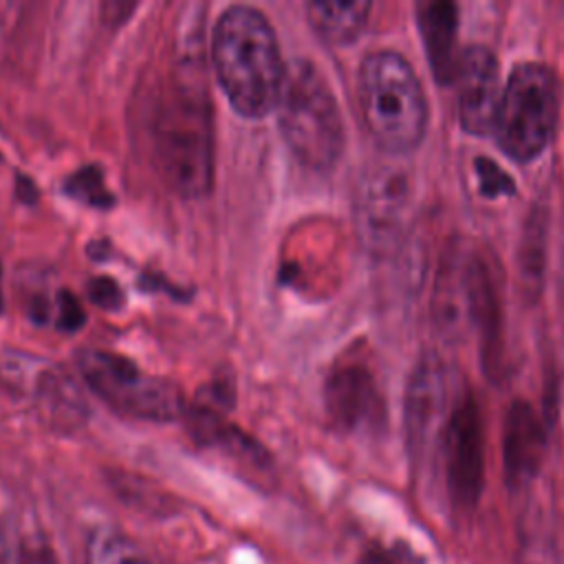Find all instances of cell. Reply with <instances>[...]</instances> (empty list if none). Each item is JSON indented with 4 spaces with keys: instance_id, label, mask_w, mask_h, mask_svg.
<instances>
[{
    "instance_id": "cell-1",
    "label": "cell",
    "mask_w": 564,
    "mask_h": 564,
    "mask_svg": "<svg viewBox=\"0 0 564 564\" xmlns=\"http://www.w3.org/2000/svg\"><path fill=\"white\" fill-rule=\"evenodd\" d=\"M212 62L236 112L256 119L278 108L286 64L262 11L247 4L227 7L214 24Z\"/></svg>"
},
{
    "instance_id": "cell-2",
    "label": "cell",
    "mask_w": 564,
    "mask_h": 564,
    "mask_svg": "<svg viewBox=\"0 0 564 564\" xmlns=\"http://www.w3.org/2000/svg\"><path fill=\"white\" fill-rule=\"evenodd\" d=\"M148 139L163 181L185 196L203 194L212 183V115L205 84L187 73L172 77L152 106Z\"/></svg>"
},
{
    "instance_id": "cell-3",
    "label": "cell",
    "mask_w": 564,
    "mask_h": 564,
    "mask_svg": "<svg viewBox=\"0 0 564 564\" xmlns=\"http://www.w3.org/2000/svg\"><path fill=\"white\" fill-rule=\"evenodd\" d=\"M359 108L366 128L388 152L412 150L425 132L427 101L408 59L375 51L359 66Z\"/></svg>"
},
{
    "instance_id": "cell-4",
    "label": "cell",
    "mask_w": 564,
    "mask_h": 564,
    "mask_svg": "<svg viewBox=\"0 0 564 564\" xmlns=\"http://www.w3.org/2000/svg\"><path fill=\"white\" fill-rule=\"evenodd\" d=\"M278 121L291 152L313 170H328L344 150V119L337 99L308 59L286 64Z\"/></svg>"
},
{
    "instance_id": "cell-5",
    "label": "cell",
    "mask_w": 564,
    "mask_h": 564,
    "mask_svg": "<svg viewBox=\"0 0 564 564\" xmlns=\"http://www.w3.org/2000/svg\"><path fill=\"white\" fill-rule=\"evenodd\" d=\"M560 112V88L553 70L540 62L518 64L505 88L496 119V139L516 161L535 159L551 141Z\"/></svg>"
},
{
    "instance_id": "cell-6",
    "label": "cell",
    "mask_w": 564,
    "mask_h": 564,
    "mask_svg": "<svg viewBox=\"0 0 564 564\" xmlns=\"http://www.w3.org/2000/svg\"><path fill=\"white\" fill-rule=\"evenodd\" d=\"M79 368L88 386L115 410L152 421L181 414L178 392L163 379L145 375L130 359L106 350H82Z\"/></svg>"
},
{
    "instance_id": "cell-7",
    "label": "cell",
    "mask_w": 564,
    "mask_h": 564,
    "mask_svg": "<svg viewBox=\"0 0 564 564\" xmlns=\"http://www.w3.org/2000/svg\"><path fill=\"white\" fill-rule=\"evenodd\" d=\"M441 454L445 489L454 509L471 511L478 505L485 474L482 427L478 408L471 397L458 401L445 419Z\"/></svg>"
},
{
    "instance_id": "cell-8",
    "label": "cell",
    "mask_w": 564,
    "mask_h": 564,
    "mask_svg": "<svg viewBox=\"0 0 564 564\" xmlns=\"http://www.w3.org/2000/svg\"><path fill=\"white\" fill-rule=\"evenodd\" d=\"M458 84V121L469 134H491L502 101L500 70L496 55L485 46L460 51L456 77Z\"/></svg>"
},
{
    "instance_id": "cell-9",
    "label": "cell",
    "mask_w": 564,
    "mask_h": 564,
    "mask_svg": "<svg viewBox=\"0 0 564 564\" xmlns=\"http://www.w3.org/2000/svg\"><path fill=\"white\" fill-rule=\"evenodd\" d=\"M544 456V430L529 408H516L507 421L505 471L513 485L535 476Z\"/></svg>"
},
{
    "instance_id": "cell-10",
    "label": "cell",
    "mask_w": 564,
    "mask_h": 564,
    "mask_svg": "<svg viewBox=\"0 0 564 564\" xmlns=\"http://www.w3.org/2000/svg\"><path fill=\"white\" fill-rule=\"evenodd\" d=\"M419 22L427 57L441 82H454L458 66L456 48V9L449 2H425L419 9Z\"/></svg>"
},
{
    "instance_id": "cell-11",
    "label": "cell",
    "mask_w": 564,
    "mask_h": 564,
    "mask_svg": "<svg viewBox=\"0 0 564 564\" xmlns=\"http://www.w3.org/2000/svg\"><path fill=\"white\" fill-rule=\"evenodd\" d=\"M405 205L403 178L392 172H370L359 192L361 225L370 238L383 236Z\"/></svg>"
},
{
    "instance_id": "cell-12",
    "label": "cell",
    "mask_w": 564,
    "mask_h": 564,
    "mask_svg": "<svg viewBox=\"0 0 564 564\" xmlns=\"http://www.w3.org/2000/svg\"><path fill=\"white\" fill-rule=\"evenodd\" d=\"M445 383L443 366L434 359H423L414 370L408 388V427L412 438L427 436L434 419L443 414Z\"/></svg>"
},
{
    "instance_id": "cell-13",
    "label": "cell",
    "mask_w": 564,
    "mask_h": 564,
    "mask_svg": "<svg viewBox=\"0 0 564 564\" xmlns=\"http://www.w3.org/2000/svg\"><path fill=\"white\" fill-rule=\"evenodd\" d=\"M328 408L330 414L341 425H357L368 419L375 408V386L368 372L359 368H346L330 377L328 381Z\"/></svg>"
},
{
    "instance_id": "cell-14",
    "label": "cell",
    "mask_w": 564,
    "mask_h": 564,
    "mask_svg": "<svg viewBox=\"0 0 564 564\" xmlns=\"http://www.w3.org/2000/svg\"><path fill=\"white\" fill-rule=\"evenodd\" d=\"M368 13H370V2L366 0H352V2L317 0L308 4V18L315 31L333 44L352 42L366 26Z\"/></svg>"
},
{
    "instance_id": "cell-15",
    "label": "cell",
    "mask_w": 564,
    "mask_h": 564,
    "mask_svg": "<svg viewBox=\"0 0 564 564\" xmlns=\"http://www.w3.org/2000/svg\"><path fill=\"white\" fill-rule=\"evenodd\" d=\"M86 564H150V560L128 538L99 529L86 544Z\"/></svg>"
},
{
    "instance_id": "cell-16",
    "label": "cell",
    "mask_w": 564,
    "mask_h": 564,
    "mask_svg": "<svg viewBox=\"0 0 564 564\" xmlns=\"http://www.w3.org/2000/svg\"><path fill=\"white\" fill-rule=\"evenodd\" d=\"M66 189L90 205H97V207L112 205V196L104 187V178L97 167H84L77 174H73V178L66 183Z\"/></svg>"
},
{
    "instance_id": "cell-17",
    "label": "cell",
    "mask_w": 564,
    "mask_h": 564,
    "mask_svg": "<svg viewBox=\"0 0 564 564\" xmlns=\"http://www.w3.org/2000/svg\"><path fill=\"white\" fill-rule=\"evenodd\" d=\"M476 170H478V178H480V189L489 196H498L502 192H511L513 185L509 181V176L491 161H487L485 156H480L476 161Z\"/></svg>"
},
{
    "instance_id": "cell-18",
    "label": "cell",
    "mask_w": 564,
    "mask_h": 564,
    "mask_svg": "<svg viewBox=\"0 0 564 564\" xmlns=\"http://www.w3.org/2000/svg\"><path fill=\"white\" fill-rule=\"evenodd\" d=\"M88 291H90L93 302H97V304H101V306L112 308L115 304L121 302V291H119V286H117L112 280H108V278L93 280L90 286H88Z\"/></svg>"
},
{
    "instance_id": "cell-19",
    "label": "cell",
    "mask_w": 564,
    "mask_h": 564,
    "mask_svg": "<svg viewBox=\"0 0 564 564\" xmlns=\"http://www.w3.org/2000/svg\"><path fill=\"white\" fill-rule=\"evenodd\" d=\"M20 564H59L57 555L46 542H24L20 551Z\"/></svg>"
},
{
    "instance_id": "cell-20",
    "label": "cell",
    "mask_w": 564,
    "mask_h": 564,
    "mask_svg": "<svg viewBox=\"0 0 564 564\" xmlns=\"http://www.w3.org/2000/svg\"><path fill=\"white\" fill-rule=\"evenodd\" d=\"M79 324H82V308L73 295L64 293L62 311H59V326L66 330H75Z\"/></svg>"
}]
</instances>
